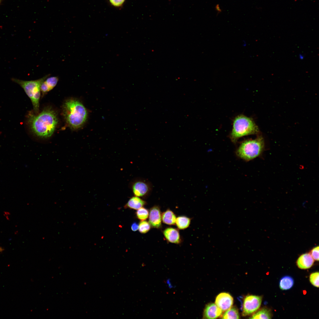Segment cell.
<instances>
[{"instance_id":"cell-2","label":"cell","mask_w":319,"mask_h":319,"mask_svg":"<svg viewBox=\"0 0 319 319\" xmlns=\"http://www.w3.org/2000/svg\"><path fill=\"white\" fill-rule=\"evenodd\" d=\"M63 112L66 122L73 130L82 127L87 119L86 109L80 101L76 99L66 100L63 105Z\"/></svg>"},{"instance_id":"cell-12","label":"cell","mask_w":319,"mask_h":319,"mask_svg":"<svg viewBox=\"0 0 319 319\" xmlns=\"http://www.w3.org/2000/svg\"><path fill=\"white\" fill-rule=\"evenodd\" d=\"M314 260L310 253H305L301 255L298 258L297 264L301 269H307L310 268L313 264Z\"/></svg>"},{"instance_id":"cell-23","label":"cell","mask_w":319,"mask_h":319,"mask_svg":"<svg viewBox=\"0 0 319 319\" xmlns=\"http://www.w3.org/2000/svg\"><path fill=\"white\" fill-rule=\"evenodd\" d=\"M319 246H316L313 248L310 252V254L314 260L319 261Z\"/></svg>"},{"instance_id":"cell-28","label":"cell","mask_w":319,"mask_h":319,"mask_svg":"<svg viewBox=\"0 0 319 319\" xmlns=\"http://www.w3.org/2000/svg\"><path fill=\"white\" fill-rule=\"evenodd\" d=\"M4 250V249L2 247H0V252H2Z\"/></svg>"},{"instance_id":"cell-26","label":"cell","mask_w":319,"mask_h":319,"mask_svg":"<svg viewBox=\"0 0 319 319\" xmlns=\"http://www.w3.org/2000/svg\"><path fill=\"white\" fill-rule=\"evenodd\" d=\"M215 9H216V10L218 12V13H220V12H222V11L221 9H220V7L219 6V4H217L216 5V6H215Z\"/></svg>"},{"instance_id":"cell-6","label":"cell","mask_w":319,"mask_h":319,"mask_svg":"<svg viewBox=\"0 0 319 319\" xmlns=\"http://www.w3.org/2000/svg\"><path fill=\"white\" fill-rule=\"evenodd\" d=\"M129 187L134 195L139 197H144L148 196L151 191L150 183L147 180L141 178H136L131 182Z\"/></svg>"},{"instance_id":"cell-3","label":"cell","mask_w":319,"mask_h":319,"mask_svg":"<svg viewBox=\"0 0 319 319\" xmlns=\"http://www.w3.org/2000/svg\"><path fill=\"white\" fill-rule=\"evenodd\" d=\"M264 147L263 138L261 135H258L254 139H247L242 142L236 153L240 158L249 161L260 155L264 150Z\"/></svg>"},{"instance_id":"cell-25","label":"cell","mask_w":319,"mask_h":319,"mask_svg":"<svg viewBox=\"0 0 319 319\" xmlns=\"http://www.w3.org/2000/svg\"><path fill=\"white\" fill-rule=\"evenodd\" d=\"M139 225L136 222L133 223L131 226V229L133 231H136L139 229Z\"/></svg>"},{"instance_id":"cell-29","label":"cell","mask_w":319,"mask_h":319,"mask_svg":"<svg viewBox=\"0 0 319 319\" xmlns=\"http://www.w3.org/2000/svg\"><path fill=\"white\" fill-rule=\"evenodd\" d=\"M1 0H0V2H1Z\"/></svg>"},{"instance_id":"cell-21","label":"cell","mask_w":319,"mask_h":319,"mask_svg":"<svg viewBox=\"0 0 319 319\" xmlns=\"http://www.w3.org/2000/svg\"><path fill=\"white\" fill-rule=\"evenodd\" d=\"M151 226L149 222L146 221H141L139 224V230L141 233H145L148 232L151 228Z\"/></svg>"},{"instance_id":"cell-16","label":"cell","mask_w":319,"mask_h":319,"mask_svg":"<svg viewBox=\"0 0 319 319\" xmlns=\"http://www.w3.org/2000/svg\"><path fill=\"white\" fill-rule=\"evenodd\" d=\"M294 281L292 277L286 276L282 277L280 280L279 286L282 290H287L291 288L293 286Z\"/></svg>"},{"instance_id":"cell-24","label":"cell","mask_w":319,"mask_h":319,"mask_svg":"<svg viewBox=\"0 0 319 319\" xmlns=\"http://www.w3.org/2000/svg\"><path fill=\"white\" fill-rule=\"evenodd\" d=\"M109 2L113 6L120 7L123 4L125 0H108Z\"/></svg>"},{"instance_id":"cell-5","label":"cell","mask_w":319,"mask_h":319,"mask_svg":"<svg viewBox=\"0 0 319 319\" xmlns=\"http://www.w3.org/2000/svg\"><path fill=\"white\" fill-rule=\"evenodd\" d=\"M50 75V74H47L41 78L34 80L25 81L15 78H12L13 82L19 84L23 88L30 99L35 114H37L39 112L41 85Z\"/></svg>"},{"instance_id":"cell-10","label":"cell","mask_w":319,"mask_h":319,"mask_svg":"<svg viewBox=\"0 0 319 319\" xmlns=\"http://www.w3.org/2000/svg\"><path fill=\"white\" fill-rule=\"evenodd\" d=\"M222 311L215 304L210 303L205 306L203 313V318L215 319L222 314Z\"/></svg>"},{"instance_id":"cell-22","label":"cell","mask_w":319,"mask_h":319,"mask_svg":"<svg viewBox=\"0 0 319 319\" xmlns=\"http://www.w3.org/2000/svg\"><path fill=\"white\" fill-rule=\"evenodd\" d=\"M319 274L318 272L312 273L310 276V281L311 284L314 286L319 287Z\"/></svg>"},{"instance_id":"cell-14","label":"cell","mask_w":319,"mask_h":319,"mask_svg":"<svg viewBox=\"0 0 319 319\" xmlns=\"http://www.w3.org/2000/svg\"><path fill=\"white\" fill-rule=\"evenodd\" d=\"M146 202L139 197L134 196L131 198L125 206V208L137 210L143 207Z\"/></svg>"},{"instance_id":"cell-8","label":"cell","mask_w":319,"mask_h":319,"mask_svg":"<svg viewBox=\"0 0 319 319\" xmlns=\"http://www.w3.org/2000/svg\"><path fill=\"white\" fill-rule=\"evenodd\" d=\"M233 303L232 297L229 293L222 292L219 294L215 300V304L222 311L231 308Z\"/></svg>"},{"instance_id":"cell-7","label":"cell","mask_w":319,"mask_h":319,"mask_svg":"<svg viewBox=\"0 0 319 319\" xmlns=\"http://www.w3.org/2000/svg\"><path fill=\"white\" fill-rule=\"evenodd\" d=\"M262 301L261 296L252 295L246 296L243 302L242 315H248L256 311L260 307Z\"/></svg>"},{"instance_id":"cell-4","label":"cell","mask_w":319,"mask_h":319,"mask_svg":"<svg viewBox=\"0 0 319 319\" xmlns=\"http://www.w3.org/2000/svg\"><path fill=\"white\" fill-rule=\"evenodd\" d=\"M259 132L258 126L251 118L243 115H240L234 120L230 138L232 142L235 143L240 138L257 134Z\"/></svg>"},{"instance_id":"cell-13","label":"cell","mask_w":319,"mask_h":319,"mask_svg":"<svg viewBox=\"0 0 319 319\" xmlns=\"http://www.w3.org/2000/svg\"><path fill=\"white\" fill-rule=\"evenodd\" d=\"M58 81L57 77H47L41 85V92L43 95L52 90L56 86Z\"/></svg>"},{"instance_id":"cell-19","label":"cell","mask_w":319,"mask_h":319,"mask_svg":"<svg viewBox=\"0 0 319 319\" xmlns=\"http://www.w3.org/2000/svg\"><path fill=\"white\" fill-rule=\"evenodd\" d=\"M223 319H238L239 315L237 308L234 306L226 310L222 316Z\"/></svg>"},{"instance_id":"cell-1","label":"cell","mask_w":319,"mask_h":319,"mask_svg":"<svg viewBox=\"0 0 319 319\" xmlns=\"http://www.w3.org/2000/svg\"><path fill=\"white\" fill-rule=\"evenodd\" d=\"M27 122L32 131L36 136L46 139L53 133L58 120L56 112L49 108L37 114L30 113L27 115Z\"/></svg>"},{"instance_id":"cell-15","label":"cell","mask_w":319,"mask_h":319,"mask_svg":"<svg viewBox=\"0 0 319 319\" xmlns=\"http://www.w3.org/2000/svg\"><path fill=\"white\" fill-rule=\"evenodd\" d=\"M176 217L173 212L168 209L162 214V220L164 223L169 225L175 224Z\"/></svg>"},{"instance_id":"cell-20","label":"cell","mask_w":319,"mask_h":319,"mask_svg":"<svg viewBox=\"0 0 319 319\" xmlns=\"http://www.w3.org/2000/svg\"><path fill=\"white\" fill-rule=\"evenodd\" d=\"M137 218L141 221L146 220L148 217L149 212L146 209L142 207L137 209L136 213Z\"/></svg>"},{"instance_id":"cell-18","label":"cell","mask_w":319,"mask_h":319,"mask_svg":"<svg viewBox=\"0 0 319 319\" xmlns=\"http://www.w3.org/2000/svg\"><path fill=\"white\" fill-rule=\"evenodd\" d=\"M271 315L269 310L264 308L254 314L251 319H271Z\"/></svg>"},{"instance_id":"cell-27","label":"cell","mask_w":319,"mask_h":319,"mask_svg":"<svg viewBox=\"0 0 319 319\" xmlns=\"http://www.w3.org/2000/svg\"><path fill=\"white\" fill-rule=\"evenodd\" d=\"M299 56V58L300 60H303L304 59V55H303L302 54H301V53H300L299 55V56Z\"/></svg>"},{"instance_id":"cell-11","label":"cell","mask_w":319,"mask_h":319,"mask_svg":"<svg viewBox=\"0 0 319 319\" xmlns=\"http://www.w3.org/2000/svg\"><path fill=\"white\" fill-rule=\"evenodd\" d=\"M163 234L166 240L171 243L178 244L181 241L179 232L176 228H167L163 231Z\"/></svg>"},{"instance_id":"cell-17","label":"cell","mask_w":319,"mask_h":319,"mask_svg":"<svg viewBox=\"0 0 319 319\" xmlns=\"http://www.w3.org/2000/svg\"><path fill=\"white\" fill-rule=\"evenodd\" d=\"M191 222L190 218L185 216H180L176 218L175 224L179 229L184 230L189 226Z\"/></svg>"},{"instance_id":"cell-9","label":"cell","mask_w":319,"mask_h":319,"mask_svg":"<svg viewBox=\"0 0 319 319\" xmlns=\"http://www.w3.org/2000/svg\"><path fill=\"white\" fill-rule=\"evenodd\" d=\"M149 222L151 226L155 228H159L162 225V214L160 209L157 206H153L149 210Z\"/></svg>"}]
</instances>
